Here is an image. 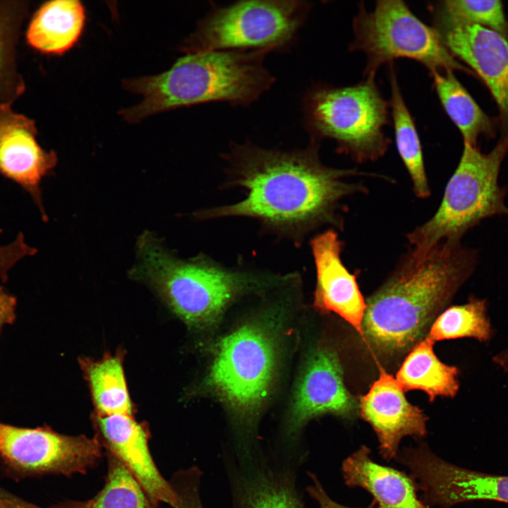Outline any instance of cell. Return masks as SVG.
<instances>
[{
  "label": "cell",
  "instance_id": "6da1fadb",
  "mask_svg": "<svg viewBox=\"0 0 508 508\" xmlns=\"http://www.w3.org/2000/svg\"><path fill=\"white\" fill-rule=\"evenodd\" d=\"M319 142L302 150L265 149L247 142L234 145L223 158L228 163L225 187H241V201L200 210L199 220L248 217L270 233L300 246L311 232L324 226L343 230L344 200L367 193L360 176L381 177L357 169L333 168L319 158Z\"/></svg>",
  "mask_w": 508,
  "mask_h": 508
},
{
  "label": "cell",
  "instance_id": "7a4b0ae2",
  "mask_svg": "<svg viewBox=\"0 0 508 508\" xmlns=\"http://www.w3.org/2000/svg\"><path fill=\"white\" fill-rule=\"evenodd\" d=\"M476 262L475 250L460 241L411 248L366 302L363 341L386 358L412 349L473 273Z\"/></svg>",
  "mask_w": 508,
  "mask_h": 508
},
{
  "label": "cell",
  "instance_id": "3957f363",
  "mask_svg": "<svg viewBox=\"0 0 508 508\" xmlns=\"http://www.w3.org/2000/svg\"><path fill=\"white\" fill-rule=\"evenodd\" d=\"M270 49L186 53L167 71L126 80L124 87L143 97L121 114L137 122L153 114L212 102L248 106L268 90L275 78L264 66Z\"/></svg>",
  "mask_w": 508,
  "mask_h": 508
},
{
  "label": "cell",
  "instance_id": "277c9868",
  "mask_svg": "<svg viewBox=\"0 0 508 508\" xmlns=\"http://www.w3.org/2000/svg\"><path fill=\"white\" fill-rule=\"evenodd\" d=\"M138 261L131 273L147 282L188 325H214L235 299L286 282L289 276L229 268L207 255L181 259L149 233L138 243Z\"/></svg>",
  "mask_w": 508,
  "mask_h": 508
},
{
  "label": "cell",
  "instance_id": "5b68a950",
  "mask_svg": "<svg viewBox=\"0 0 508 508\" xmlns=\"http://www.w3.org/2000/svg\"><path fill=\"white\" fill-rule=\"evenodd\" d=\"M389 109L375 77L346 87L316 85L304 96V125L311 140L332 139L339 153L358 163L373 162L390 144L384 132Z\"/></svg>",
  "mask_w": 508,
  "mask_h": 508
},
{
  "label": "cell",
  "instance_id": "8992f818",
  "mask_svg": "<svg viewBox=\"0 0 508 508\" xmlns=\"http://www.w3.org/2000/svg\"><path fill=\"white\" fill-rule=\"evenodd\" d=\"M246 322L215 345L205 385L241 422H252L270 396L278 358L277 325Z\"/></svg>",
  "mask_w": 508,
  "mask_h": 508
},
{
  "label": "cell",
  "instance_id": "52a82bcc",
  "mask_svg": "<svg viewBox=\"0 0 508 508\" xmlns=\"http://www.w3.org/2000/svg\"><path fill=\"white\" fill-rule=\"evenodd\" d=\"M507 152L505 136L486 154L476 145L464 143L459 162L438 209L428 221L407 234L411 248H425L443 241H460L482 220L495 215L508 216L505 193L498 183Z\"/></svg>",
  "mask_w": 508,
  "mask_h": 508
},
{
  "label": "cell",
  "instance_id": "ba28073f",
  "mask_svg": "<svg viewBox=\"0 0 508 508\" xmlns=\"http://www.w3.org/2000/svg\"><path fill=\"white\" fill-rule=\"evenodd\" d=\"M310 4L298 0H250L212 6L184 41L186 53L226 50L281 51L305 23Z\"/></svg>",
  "mask_w": 508,
  "mask_h": 508
},
{
  "label": "cell",
  "instance_id": "9c48e42d",
  "mask_svg": "<svg viewBox=\"0 0 508 508\" xmlns=\"http://www.w3.org/2000/svg\"><path fill=\"white\" fill-rule=\"evenodd\" d=\"M353 30L349 49L365 54V77H375L382 65L399 58L416 61L430 73L447 70L472 73L449 52L437 30L421 20L402 1H378L373 11L361 2Z\"/></svg>",
  "mask_w": 508,
  "mask_h": 508
},
{
  "label": "cell",
  "instance_id": "30bf717a",
  "mask_svg": "<svg viewBox=\"0 0 508 508\" xmlns=\"http://www.w3.org/2000/svg\"><path fill=\"white\" fill-rule=\"evenodd\" d=\"M98 437L66 435L47 428L0 423V455L12 466L40 473H85L102 454Z\"/></svg>",
  "mask_w": 508,
  "mask_h": 508
},
{
  "label": "cell",
  "instance_id": "8fae6325",
  "mask_svg": "<svg viewBox=\"0 0 508 508\" xmlns=\"http://www.w3.org/2000/svg\"><path fill=\"white\" fill-rule=\"evenodd\" d=\"M418 480L424 501L442 508L476 500L508 503V476L471 471L447 462L425 445L404 449L398 457Z\"/></svg>",
  "mask_w": 508,
  "mask_h": 508
},
{
  "label": "cell",
  "instance_id": "7c38bea8",
  "mask_svg": "<svg viewBox=\"0 0 508 508\" xmlns=\"http://www.w3.org/2000/svg\"><path fill=\"white\" fill-rule=\"evenodd\" d=\"M358 412V401L346 389L337 352L319 346L308 357L298 382L288 418L291 433L310 420L324 414L351 418Z\"/></svg>",
  "mask_w": 508,
  "mask_h": 508
},
{
  "label": "cell",
  "instance_id": "4fadbf2b",
  "mask_svg": "<svg viewBox=\"0 0 508 508\" xmlns=\"http://www.w3.org/2000/svg\"><path fill=\"white\" fill-rule=\"evenodd\" d=\"M449 52L485 83L499 109L502 135L508 137V40L489 28L435 20Z\"/></svg>",
  "mask_w": 508,
  "mask_h": 508
},
{
  "label": "cell",
  "instance_id": "5bb4252c",
  "mask_svg": "<svg viewBox=\"0 0 508 508\" xmlns=\"http://www.w3.org/2000/svg\"><path fill=\"white\" fill-rule=\"evenodd\" d=\"M92 418L96 435L107 452L126 467L155 503H166L176 508L178 495L155 465L146 426L128 414L95 413Z\"/></svg>",
  "mask_w": 508,
  "mask_h": 508
},
{
  "label": "cell",
  "instance_id": "9a60e30c",
  "mask_svg": "<svg viewBox=\"0 0 508 508\" xmlns=\"http://www.w3.org/2000/svg\"><path fill=\"white\" fill-rule=\"evenodd\" d=\"M37 135L33 119L16 112L12 106L0 107V175L29 193L45 219L40 183L55 167L57 157L40 145Z\"/></svg>",
  "mask_w": 508,
  "mask_h": 508
},
{
  "label": "cell",
  "instance_id": "2e32d148",
  "mask_svg": "<svg viewBox=\"0 0 508 508\" xmlns=\"http://www.w3.org/2000/svg\"><path fill=\"white\" fill-rule=\"evenodd\" d=\"M310 249L316 271L314 306L322 313H334L363 339L366 303L356 276L344 265V247L337 231L329 228L311 238Z\"/></svg>",
  "mask_w": 508,
  "mask_h": 508
},
{
  "label": "cell",
  "instance_id": "e0dca14e",
  "mask_svg": "<svg viewBox=\"0 0 508 508\" xmlns=\"http://www.w3.org/2000/svg\"><path fill=\"white\" fill-rule=\"evenodd\" d=\"M358 412L375 432L380 452L387 460L397 456L401 438H421L427 433V417L407 400L397 380L383 369L368 392L360 397Z\"/></svg>",
  "mask_w": 508,
  "mask_h": 508
},
{
  "label": "cell",
  "instance_id": "ac0fdd59",
  "mask_svg": "<svg viewBox=\"0 0 508 508\" xmlns=\"http://www.w3.org/2000/svg\"><path fill=\"white\" fill-rule=\"evenodd\" d=\"M370 454L368 447L361 446L344 460L342 473L346 485L366 490L378 508H427L418 499L411 477L374 462Z\"/></svg>",
  "mask_w": 508,
  "mask_h": 508
},
{
  "label": "cell",
  "instance_id": "d6986e66",
  "mask_svg": "<svg viewBox=\"0 0 508 508\" xmlns=\"http://www.w3.org/2000/svg\"><path fill=\"white\" fill-rule=\"evenodd\" d=\"M85 21V11L80 1H48L30 19L25 33L27 42L42 53L61 54L78 40Z\"/></svg>",
  "mask_w": 508,
  "mask_h": 508
},
{
  "label": "cell",
  "instance_id": "ffe728a7",
  "mask_svg": "<svg viewBox=\"0 0 508 508\" xmlns=\"http://www.w3.org/2000/svg\"><path fill=\"white\" fill-rule=\"evenodd\" d=\"M427 338L416 344L405 358L396 375L404 392L421 390L430 401L437 397H454L459 389V369L442 363Z\"/></svg>",
  "mask_w": 508,
  "mask_h": 508
},
{
  "label": "cell",
  "instance_id": "44dd1931",
  "mask_svg": "<svg viewBox=\"0 0 508 508\" xmlns=\"http://www.w3.org/2000/svg\"><path fill=\"white\" fill-rule=\"evenodd\" d=\"M29 10L26 1L0 0V107L12 106L26 89L17 51Z\"/></svg>",
  "mask_w": 508,
  "mask_h": 508
},
{
  "label": "cell",
  "instance_id": "7402d4cb",
  "mask_svg": "<svg viewBox=\"0 0 508 508\" xmlns=\"http://www.w3.org/2000/svg\"><path fill=\"white\" fill-rule=\"evenodd\" d=\"M431 75L440 102L460 131L464 143L476 145L479 136L495 135L492 121L456 79L453 71H435Z\"/></svg>",
  "mask_w": 508,
  "mask_h": 508
},
{
  "label": "cell",
  "instance_id": "603a6c76",
  "mask_svg": "<svg viewBox=\"0 0 508 508\" xmlns=\"http://www.w3.org/2000/svg\"><path fill=\"white\" fill-rule=\"evenodd\" d=\"M389 80L391 89L389 104L397 148L410 176L414 194L418 198L425 199L430 196L431 190L425 171L421 140L414 121L402 96L392 64Z\"/></svg>",
  "mask_w": 508,
  "mask_h": 508
},
{
  "label": "cell",
  "instance_id": "cb8c5ba5",
  "mask_svg": "<svg viewBox=\"0 0 508 508\" xmlns=\"http://www.w3.org/2000/svg\"><path fill=\"white\" fill-rule=\"evenodd\" d=\"M80 363L90 386L95 414L133 416V406L128 391L121 355L107 353L96 361L81 359Z\"/></svg>",
  "mask_w": 508,
  "mask_h": 508
},
{
  "label": "cell",
  "instance_id": "d4e9b609",
  "mask_svg": "<svg viewBox=\"0 0 508 508\" xmlns=\"http://www.w3.org/2000/svg\"><path fill=\"white\" fill-rule=\"evenodd\" d=\"M492 335L487 301L472 296L464 304L445 310L432 323L425 338L433 343L466 337L487 342Z\"/></svg>",
  "mask_w": 508,
  "mask_h": 508
},
{
  "label": "cell",
  "instance_id": "484cf974",
  "mask_svg": "<svg viewBox=\"0 0 508 508\" xmlns=\"http://www.w3.org/2000/svg\"><path fill=\"white\" fill-rule=\"evenodd\" d=\"M108 469L102 490L84 502L62 504L57 508H158L126 467L107 452Z\"/></svg>",
  "mask_w": 508,
  "mask_h": 508
},
{
  "label": "cell",
  "instance_id": "4316f807",
  "mask_svg": "<svg viewBox=\"0 0 508 508\" xmlns=\"http://www.w3.org/2000/svg\"><path fill=\"white\" fill-rule=\"evenodd\" d=\"M435 20L452 24L478 25L508 39V22L498 0H447L435 11Z\"/></svg>",
  "mask_w": 508,
  "mask_h": 508
},
{
  "label": "cell",
  "instance_id": "83f0119b",
  "mask_svg": "<svg viewBox=\"0 0 508 508\" xmlns=\"http://www.w3.org/2000/svg\"><path fill=\"white\" fill-rule=\"evenodd\" d=\"M244 508H303L288 483L263 478L254 482L245 496Z\"/></svg>",
  "mask_w": 508,
  "mask_h": 508
},
{
  "label": "cell",
  "instance_id": "f1b7e54d",
  "mask_svg": "<svg viewBox=\"0 0 508 508\" xmlns=\"http://www.w3.org/2000/svg\"><path fill=\"white\" fill-rule=\"evenodd\" d=\"M198 488V482L194 480L181 483L176 488L179 502L176 508H203Z\"/></svg>",
  "mask_w": 508,
  "mask_h": 508
},
{
  "label": "cell",
  "instance_id": "f546056e",
  "mask_svg": "<svg viewBox=\"0 0 508 508\" xmlns=\"http://www.w3.org/2000/svg\"><path fill=\"white\" fill-rule=\"evenodd\" d=\"M16 307V298L0 286V332L4 325L14 321Z\"/></svg>",
  "mask_w": 508,
  "mask_h": 508
},
{
  "label": "cell",
  "instance_id": "4dcf8cb0",
  "mask_svg": "<svg viewBox=\"0 0 508 508\" xmlns=\"http://www.w3.org/2000/svg\"><path fill=\"white\" fill-rule=\"evenodd\" d=\"M310 477L313 479V484L309 486L307 490L310 495L318 502L320 508H350L339 504L331 500L325 492L317 478L314 475H310ZM375 505L373 502L368 508H378Z\"/></svg>",
  "mask_w": 508,
  "mask_h": 508
},
{
  "label": "cell",
  "instance_id": "1f68e13d",
  "mask_svg": "<svg viewBox=\"0 0 508 508\" xmlns=\"http://www.w3.org/2000/svg\"><path fill=\"white\" fill-rule=\"evenodd\" d=\"M0 508H40L32 504L11 497H0Z\"/></svg>",
  "mask_w": 508,
  "mask_h": 508
},
{
  "label": "cell",
  "instance_id": "d6a6232c",
  "mask_svg": "<svg viewBox=\"0 0 508 508\" xmlns=\"http://www.w3.org/2000/svg\"><path fill=\"white\" fill-rule=\"evenodd\" d=\"M492 361L504 372L508 373V349L496 354L492 358Z\"/></svg>",
  "mask_w": 508,
  "mask_h": 508
},
{
  "label": "cell",
  "instance_id": "836d02e7",
  "mask_svg": "<svg viewBox=\"0 0 508 508\" xmlns=\"http://www.w3.org/2000/svg\"><path fill=\"white\" fill-rule=\"evenodd\" d=\"M1 232H2V230H1V229H0V234H1Z\"/></svg>",
  "mask_w": 508,
  "mask_h": 508
}]
</instances>
